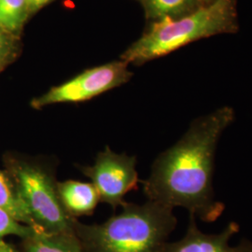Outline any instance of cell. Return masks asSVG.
<instances>
[{"mask_svg": "<svg viewBox=\"0 0 252 252\" xmlns=\"http://www.w3.org/2000/svg\"><path fill=\"white\" fill-rule=\"evenodd\" d=\"M147 13L155 21L164 18H180L207 6L206 0H142Z\"/></svg>", "mask_w": 252, "mask_h": 252, "instance_id": "cell-10", "label": "cell"}, {"mask_svg": "<svg viewBox=\"0 0 252 252\" xmlns=\"http://www.w3.org/2000/svg\"><path fill=\"white\" fill-rule=\"evenodd\" d=\"M15 188L33 221L46 233L75 232L76 219L69 216L59 198L57 181L42 162H19L12 165Z\"/></svg>", "mask_w": 252, "mask_h": 252, "instance_id": "cell-4", "label": "cell"}, {"mask_svg": "<svg viewBox=\"0 0 252 252\" xmlns=\"http://www.w3.org/2000/svg\"><path fill=\"white\" fill-rule=\"evenodd\" d=\"M132 73L125 61L88 69L70 81L55 86L33 101L36 108L59 103H78L95 97L128 81Z\"/></svg>", "mask_w": 252, "mask_h": 252, "instance_id": "cell-6", "label": "cell"}, {"mask_svg": "<svg viewBox=\"0 0 252 252\" xmlns=\"http://www.w3.org/2000/svg\"><path fill=\"white\" fill-rule=\"evenodd\" d=\"M35 229V227L19 222L9 213L0 209V238L7 235H18L26 238L32 234Z\"/></svg>", "mask_w": 252, "mask_h": 252, "instance_id": "cell-13", "label": "cell"}, {"mask_svg": "<svg viewBox=\"0 0 252 252\" xmlns=\"http://www.w3.org/2000/svg\"><path fill=\"white\" fill-rule=\"evenodd\" d=\"M239 229V224L232 221L220 234H204L197 227L195 217L189 215L185 236L180 241L166 243L162 252H252V242L248 239H243L238 246H229V240Z\"/></svg>", "mask_w": 252, "mask_h": 252, "instance_id": "cell-7", "label": "cell"}, {"mask_svg": "<svg viewBox=\"0 0 252 252\" xmlns=\"http://www.w3.org/2000/svg\"><path fill=\"white\" fill-rule=\"evenodd\" d=\"M236 0L212 3L180 18L157 20L123 56L126 63H143L171 54L191 42L238 31Z\"/></svg>", "mask_w": 252, "mask_h": 252, "instance_id": "cell-3", "label": "cell"}, {"mask_svg": "<svg viewBox=\"0 0 252 252\" xmlns=\"http://www.w3.org/2000/svg\"><path fill=\"white\" fill-rule=\"evenodd\" d=\"M53 0H27L28 9L31 11H35L36 9H41L46 4Z\"/></svg>", "mask_w": 252, "mask_h": 252, "instance_id": "cell-14", "label": "cell"}, {"mask_svg": "<svg viewBox=\"0 0 252 252\" xmlns=\"http://www.w3.org/2000/svg\"><path fill=\"white\" fill-rule=\"evenodd\" d=\"M0 209L9 213L19 222L33 227L32 219L16 188L2 171H0Z\"/></svg>", "mask_w": 252, "mask_h": 252, "instance_id": "cell-11", "label": "cell"}, {"mask_svg": "<svg viewBox=\"0 0 252 252\" xmlns=\"http://www.w3.org/2000/svg\"><path fill=\"white\" fill-rule=\"evenodd\" d=\"M4 47H5V43H4V39H3V36L0 32V59L3 56V52H4Z\"/></svg>", "mask_w": 252, "mask_h": 252, "instance_id": "cell-16", "label": "cell"}, {"mask_svg": "<svg viewBox=\"0 0 252 252\" xmlns=\"http://www.w3.org/2000/svg\"><path fill=\"white\" fill-rule=\"evenodd\" d=\"M27 0H0V27L18 30L27 18Z\"/></svg>", "mask_w": 252, "mask_h": 252, "instance_id": "cell-12", "label": "cell"}, {"mask_svg": "<svg viewBox=\"0 0 252 252\" xmlns=\"http://www.w3.org/2000/svg\"><path fill=\"white\" fill-rule=\"evenodd\" d=\"M57 191L65 212L76 220L93 214L100 201L98 192L91 182L57 181Z\"/></svg>", "mask_w": 252, "mask_h": 252, "instance_id": "cell-8", "label": "cell"}, {"mask_svg": "<svg viewBox=\"0 0 252 252\" xmlns=\"http://www.w3.org/2000/svg\"><path fill=\"white\" fill-rule=\"evenodd\" d=\"M214 0H206V3H207V5L208 4H210V3H212Z\"/></svg>", "mask_w": 252, "mask_h": 252, "instance_id": "cell-17", "label": "cell"}, {"mask_svg": "<svg viewBox=\"0 0 252 252\" xmlns=\"http://www.w3.org/2000/svg\"><path fill=\"white\" fill-rule=\"evenodd\" d=\"M0 252H17L10 245L0 241Z\"/></svg>", "mask_w": 252, "mask_h": 252, "instance_id": "cell-15", "label": "cell"}, {"mask_svg": "<svg viewBox=\"0 0 252 252\" xmlns=\"http://www.w3.org/2000/svg\"><path fill=\"white\" fill-rule=\"evenodd\" d=\"M24 239L26 252H86L75 232L46 233L36 228Z\"/></svg>", "mask_w": 252, "mask_h": 252, "instance_id": "cell-9", "label": "cell"}, {"mask_svg": "<svg viewBox=\"0 0 252 252\" xmlns=\"http://www.w3.org/2000/svg\"><path fill=\"white\" fill-rule=\"evenodd\" d=\"M123 211L100 224L77 220L75 234L86 252H162L177 225L173 208L149 201L123 204Z\"/></svg>", "mask_w": 252, "mask_h": 252, "instance_id": "cell-2", "label": "cell"}, {"mask_svg": "<svg viewBox=\"0 0 252 252\" xmlns=\"http://www.w3.org/2000/svg\"><path fill=\"white\" fill-rule=\"evenodd\" d=\"M235 118L234 108L222 107L195 119L171 148L159 154L143 183L149 201L189 210L204 222H213L225 206L215 197L213 174L217 146Z\"/></svg>", "mask_w": 252, "mask_h": 252, "instance_id": "cell-1", "label": "cell"}, {"mask_svg": "<svg viewBox=\"0 0 252 252\" xmlns=\"http://www.w3.org/2000/svg\"><path fill=\"white\" fill-rule=\"evenodd\" d=\"M81 169L95 187L100 201L113 208L123 206L125 196L136 189L139 180L135 156L114 153L109 147L97 154L93 165Z\"/></svg>", "mask_w": 252, "mask_h": 252, "instance_id": "cell-5", "label": "cell"}]
</instances>
